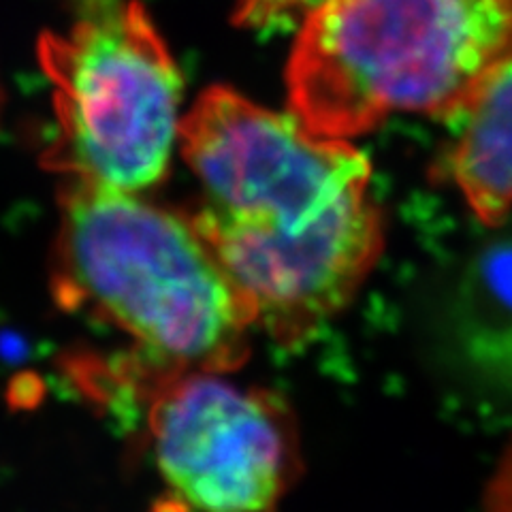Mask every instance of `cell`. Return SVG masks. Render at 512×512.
Here are the masks:
<instances>
[{
    "instance_id": "obj_6",
    "label": "cell",
    "mask_w": 512,
    "mask_h": 512,
    "mask_svg": "<svg viewBox=\"0 0 512 512\" xmlns=\"http://www.w3.org/2000/svg\"><path fill=\"white\" fill-rule=\"evenodd\" d=\"M442 175L487 224L512 214V60L451 118Z\"/></svg>"
},
{
    "instance_id": "obj_3",
    "label": "cell",
    "mask_w": 512,
    "mask_h": 512,
    "mask_svg": "<svg viewBox=\"0 0 512 512\" xmlns=\"http://www.w3.org/2000/svg\"><path fill=\"white\" fill-rule=\"evenodd\" d=\"M508 60L512 0H329L299 26L288 103L348 139L402 111L451 118Z\"/></svg>"
},
{
    "instance_id": "obj_4",
    "label": "cell",
    "mask_w": 512,
    "mask_h": 512,
    "mask_svg": "<svg viewBox=\"0 0 512 512\" xmlns=\"http://www.w3.org/2000/svg\"><path fill=\"white\" fill-rule=\"evenodd\" d=\"M71 5V24L39 41L56 116L47 163L64 182L156 186L180 141L182 75L139 0Z\"/></svg>"
},
{
    "instance_id": "obj_1",
    "label": "cell",
    "mask_w": 512,
    "mask_h": 512,
    "mask_svg": "<svg viewBox=\"0 0 512 512\" xmlns=\"http://www.w3.org/2000/svg\"><path fill=\"white\" fill-rule=\"evenodd\" d=\"M180 148L201 184L192 222L278 344H306L340 314L384 246L372 165L231 88L192 105Z\"/></svg>"
},
{
    "instance_id": "obj_2",
    "label": "cell",
    "mask_w": 512,
    "mask_h": 512,
    "mask_svg": "<svg viewBox=\"0 0 512 512\" xmlns=\"http://www.w3.org/2000/svg\"><path fill=\"white\" fill-rule=\"evenodd\" d=\"M54 297L135 344L137 382L227 374L248 359L256 310L192 222L141 199L64 182L52 256Z\"/></svg>"
},
{
    "instance_id": "obj_7",
    "label": "cell",
    "mask_w": 512,
    "mask_h": 512,
    "mask_svg": "<svg viewBox=\"0 0 512 512\" xmlns=\"http://www.w3.org/2000/svg\"><path fill=\"white\" fill-rule=\"evenodd\" d=\"M329 0H237L233 18L239 26L252 30H280L301 26L310 13Z\"/></svg>"
},
{
    "instance_id": "obj_5",
    "label": "cell",
    "mask_w": 512,
    "mask_h": 512,
    "mask_svg": "<svg viewBox=\"0 0 512 512\" xmlns=\"http://www.w3.org/2000/svg\"><path fill=\"white\" fill-rule=\"evenodd\" d=\"M220 376L169 374L143 389L156 470L195 512H274L301 470L291 408Z\"/></svg>"
},
{
    "instance_id": "obj_8",
    "label": "cell",
    "mask_w": 512,
    "mask_h": 512,
    "mask_svg": "<svg viewBox=\"0 0 512 512\" xmlns=\"http://www.w3.org/2000/svg\"><path fill=\"white\" fill-rule=\"evenodd\" d=\"M483 512H512V444L498 461L485 489Z\"/></svg>"
}]
</instances>
